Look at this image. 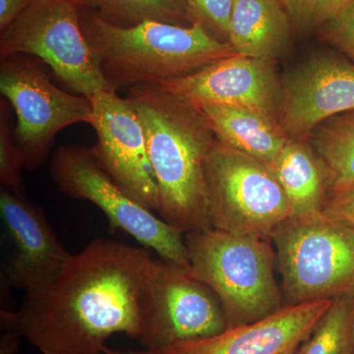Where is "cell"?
<instances>
[{
	"instance_id": "6da1fadb",
	"label": "cell",
	"mask_w": 354,
	"mask_h": 354,
	"mask_svg": "<svg viewBox=\"0 0 354 354\" xmlns=\"http://www.w3.org/2000/svg\"><path fill=\"white\" fill-rule=\"evenodd\" d=\"M155 263L150 249L95 239L48 285L25 293L1 327L41 354H104L111 335L139 341L142 292Z\"/></svg>"
},
{
	"instance_id": "7a4b0ae2",
	"label": "cell",
	"mask_w": 354,
	"mask_h": 354,
	"mask_svg": "<svg viewBox=\"0 0 354 354\" xmlns=\"http://www.w3.org/2000/svg\"><path fill=\"white\" fill-rule=\"evenodd\" d=\"M127 97L145 131L162 220L184 234L213 227L205 165L218 140L201 111L157 85L135 86Z\"/></svg>"
},
{
	"instance_id": "3957f363",
	"label": "cell",
	"mask_w": 354,
	"mask_h": 354,
	"mask_svg": "<svg viewBox=\"0 0 354 354\" xmlns=\"http://www.w3.org/2000/svg\"><path fill=\"white\" fill-rule=\"evenodd\" d=\"M80 22L104 78L114 90L158 85L236 53L202 26L148 22L120 27L86 7Z\"/></svg>"
},
{
	"instance_id": "277c9868",
	"label": "cell",
	"mask_w": 354,
	"mask_h": 354,
	"mask_svg": "<svg viewBox=\"0 0 354 354\" xmlns=\"http://www.w3.org/2000/svg\"><path fill=\"white\" fill-rule=\"evenodd\" d=\"M189 272L216 293L227 328L271 316L283 305L272 241L211 227L184 234Z\"/></svg>"
},
{
	"instance_id": "5b68a950",
	"label": "cell",
	"mask_w": 354,
	"mask_h": 354,
	"mask_svg": "<svg viewBox=\"0 0 354 354\" xmlns=\"http://www.w3.org/2000/svg\"><path fill=\"white\" fill-rule=\"evenodd\" d=\"M272 242L285 305L354 297V228L324 215L293 216Z\"/></svg>"
},
{
	"instance_id": "8992f818",
	"label": "cell",
	"mask_w": 354,
	"mask_h": 354,
	"mask_svg": "<svg viewBox=\"0 0 354 354\" xmlns=\"http://www.w3.org/2000/svg\"><path fill=\"white\" fill-rule=\"evenodd\" d=\"M81 6V0H35L1 32L0 58L34 55L67 87L88 99L115 91L104 78L84 35Z\"/></svg>"
},
{
	"instance_id": "52a82bcc",
	"label": "cell",
	"mask_w": 354,
	"mask_h": 354,
	"mask_svg": "<svg viewBox=\"0 0 354 354\" xmlns=\"http://www.w3.org/2000/svg\"><path fill=\"white\" fill-rule=\"evenodd\" d=\"M205 171L212 227L272 241L279 227L293 216L283 188L260 160L216 141Z\"/></svg>"
},
{
	"instance_id": "ba28073f",
	"label": "cell",
	"mask_w": 354,
	"mask_h": 354,
	"mask_svg": "<svg viewBox=\"0 0 354 354\" xmlns=\"http://www.w3.org/2000/svg\"><path fill=\"white\" fill-rule=\"evenodd\" d=\"M50 171L65 195L93 203L106 215L111 227L127 232L162 259L189 271L185 234L128 196L102 169L92 148L59 147L51 158Z\"/></svg>"
},
{
	"instance_id": "9c48e42d",
	"label": "cell",
	"mask_w": 354,
	"mask_h": 354,
	"mask_svg": "<svg viewBox=\"0 0 354 354\" xmlns=\"http://www.w3.org/2000/svg\"><path fill=\"white\" fill-rule=\"evenodd\" d=\"M0 92L17 116L14 136L24 155L25 169L43 164L53 140L64 128L92 124L90 100L55 87L41 64L26 55L1 59Z\"/></svg>"
},
{
	"instance_id": "30bf717a",
	"label": "cell",
	"mask_w": 354,
	"mask_h": 354,
	"mask_svg": "<svg viewBox=\"0 0 354 354\" xmlns=\"http://www.w3.org/2000/svg\"><path fill=\"white\" fill-rule=\"evenodd\" d=\"M142 330L145 349L213 337L227 329L216 293L189 271L156 260L142 292Z\"/></svg>"
},
{
	"instance_id": "8fae6325",
	"label": "cell",
	"mask_w": 354,
	"mask_h": 354,
	"mask_svg": "<svg viewBox=\"0 0 354 354\" xmlns=\"http://www.w3.org/2000/svg\"><path fill=\"white\" fill-rule=\"evenodd\" d=\"M95 158L118 187L151 211H158L157 183L147 150L145 131L134 104L115 91L93 95Z\"/></svg>"
},
{
	"instance_id": "7c38bea8",
	"label": "cell",
	"mask_w": 354,
	"mask_h": 354,
	"mask_svg": "<svg viewBox=\"0 0 354 354\" xmlns=\"http://www.w3.org/2000/svg\"><path fill=\"white\" fill-rule=\"evenodd\" d=\"M354 109V65L328 53L311 55L281 78L279 122L304 139L324 121Z\"/></svg>"
},
{
	"instance_id": "4fadbf2b",
	"label": "cell",
	"mask_w": 354,
	"mask_h": 354,
	"mask_svg": "<svg viewBox=\"0 0 354 354\" xmlns=\"http://www.w3.org/2000/svg\"><path fill=\"white\" fill-rule=\"evenodd\" d=\"M157 86L192 104L241 106L279 118L281 78L267 60L232 55Z\"/></svg>"
},
{
	"instance_id": "5bb4252c",
	"label": "cell",
	"mask_w": 354,
	"mask_h": 354,
	"mask_svg": "<svg viewBox=\"0 0 354 354\" xmlns=\"http://www.w3.org/2000/svg\"><path fill=\"white\" fill-rule=\"evenodd\" d=\"M0 215L12 244L4 267L7 283L28 293L57 278L72 254L58 239L43 209L24 193L2 188Z\"/></svg>"
},
{
	"instance_id": "9a60e30c",
	"label": "cell",
	"mask_w": 354,
	"mask_h": 354,
	"mask_svg": "<svg viewBox=\"0 0 354 354\" xmlns=\"http://www.w3.org/2000/svg\"><path fill=\"white\" fill-rule=\"evenodd\" d=\"M334 299L285 305L256 322L227 328L213 337L176 342L162 354H297Z\"/></svg>"
},
{
	"instance_id": "2e32d148",
	"label": "cell",
	"mask_w": 354,
	"mask_h": 354,
	"mask_svg": "<svg viewBox=\"0 0 354 354\" xmlns=\"http://www.w3.org/2000/svg\"><path fill=\"white\" fill-rule=\"evenodd\" d=\"M216 140L269 165L290 141L279 120L269 114L227 104H193Z\"/></svg>"
},
{
	"instance_id": "e0dca14e",
	"label": "cell",
	"mask_w": 354,
	"mask_h": 354,
	"mask_svg": "<svg viewBox=\"0 0 354 354\" xmlns=\"http://www.w3.org/2000/svg\"><path fill=\"white\" fill-rule=\"evenodd\" d=\"M293 32L279 0H234L228 44L236 55L274 64L288 53Z\"/></svg>"
},
{
	"instance_id": "ac0fdd59",
	"label": "cell",
	"mask_w": 354,
	"mask_h": 354,
	"mask_svg": "<svg viewBox=\"0 0 354 354\" xmlns=\"http://www.w3.org/2000/svg\"><path fill=\"white\" fill-rule=\"evenodd\" d=\"M306 141L290 139L268 165L297 216L322 213L330 189L327 167Z\"/></svg>"
},
{
	"instance_id": "d6986e66",
	"label": "cell",
	"mask_w": 354,
	"mask_h": 354,
	"mask_svg": "<svg viewBox=\"0 0 354 354\" xmlns=\"http://www.w3.org/2000/svg\"><path fill=\"white\" fill-rule=\"evenodd\" d=\"M308 137L329 172L330 189L354 183V109L324 121Z\"/></svg>"
},
{
	"instance_id": "ffe728a7",
	"label": "cell",
	"mask_w": 354,
	"mask_h": 354,
	"mask_svg": "<svg viewBox=\"0 0 354 354\" xmlns=\"http://www.w3.org/2000/svg\"><path fill=\"white\" fill-rule=\"evenodd\" d=\"M81 4L109 24L120 27L148 21L195 25L185 0H81Z\"/></svg>"
},
{
	"instance_id": "44dd1931",
	"label": "cell",
	"mask_w": 354,
	"mask_h": 354,
	"mask_svg": "<svg viewBox=\"0 0 354 354\" xmlns=\"http://www.w3.org/2000/svg\"><path fill=\"white\" fill-rule=\"evenodd\" d=\"M354 297L335 298L297 354H353Z\"/></svg>"
},
{
	"instance_id": "7402d4cb",
	"label": "cell",
	"mask_w": 354,
	"mask_h": 354,
	"mask_svg": "<svg viewBox=\"0 0 354 354\" xmlns=\"http://www.w3.org/2000/svg\"><path fill=\"white\" fill-rule=\"evenodd\" d=\"M353 0H279L290 16L295 32H319Z\"/></svg>"
},
{
	"instance_id": "603a6c76",
	"label": "cell",
	"mask_w": 354,
	"mask_h": 354,
	"mask_svg": "<svg viewBox=\"0 0 354 354\" xmlns=\"http://www.w3.org/2000/svg\"><path fill=\"white\" fill-rule=\"evenodd\" d=\"M22 169H25V157L11 133L2 102L0 118V183L2 188L24 193Z\"/></svg>"
},
{
	"instance_id": "cb8c5ba5",
	"label": "cell",
	"mask_w": 354,
	"mask_h": 354,
	"mask_svg": "<svg viewBox=\"0 0 354 354\" xmlns=\"http://www.w3.org/2000/svg\"><path fill=\"white\" fill-rule=\"evenodd\" d=\"M195 24L202 26L216 39L228 43L234 0H185Z\"/></svg>"
},
{
	"instance_id": "d4e9b609",
	"label": "cell",
	"mask_w": 354,
	"mask_h": 354,
	"mask_svg": "<svg viewBox=\"0 0 354 354\" xmlns=\"http://www.w3.org/2000/svg\"><path fill=\"white\" fill-rule=\"evenodd\" d=\"M319 34L354 62V0L337 17L324 26Z\"/></svg>"
},
{
	"instance_id": "484cf974",
	"label": "cell",
	"mask_w": 354,
	"mask_h": 354,
	"mask_svg": "<svg viewBox=\"0 0 354 354\" xmlns=\"http://www.w3.org/2000/svg\"><path fill=\"white\" fill-rule=\"evenodd\" d=\"M322 213L354 228V183L330 189Z\"/></svg>"
},
{
	"instance_id": "4316f807",
	"label": "cell",
	"mask_w": 354,
	"mask_h": 354,
	"mask_svg": "<svg viewBox=\"0 0 354 354\" xmlns=\"http://www.w3.org/2000/svg\"><path fill=\"white\" fill-rule=\"evenodd\" d=\"M35 0H0V31H6Z\"/></svg>"
},
{
	"instance_id": "83f0119b",
	"label": "cell",
	"mask_w": 354,
	"mask_h": 354,
	"mask_svg": "<svg viewBox=\"0 0 354 354\" xmlns=\"http://www.w3.org/2000/svg\"><path fill=\"white\" fill-rule=\"evenodd\" d=\"M22 337L12 332H6L0 339V354H15Z\"/></svg>"
},
{
	"instance_id": "f1b7e54d",
	"label": "cell",
	"mask_w": 354,
	"mask_h": 354,
	"mask_svg": "<svg viewBox=\"0 0 354 354\" xmlns=\"http://www.w3.org/2000/svg\"><path fill=\"white\" fill-rule=\"evenodd\" d=\"M104 354H162L158 349H142V351H120L106 348Z\"/></svg>"
},
{
	"instance_id": "f546056e",
	"label": "cell",
	"mask_w": 354,
	"mask_h": 354,
	"mask_svg": "<svg viewBox=\"0 0 354 354\" xmlns=\"http://www.w3.org/2000/svg\"><path fill=\"white\" fill-rule=\"evenodd\" d=\"M353 354H354V330H353Z\"/></svg>"
}]
</instances>
